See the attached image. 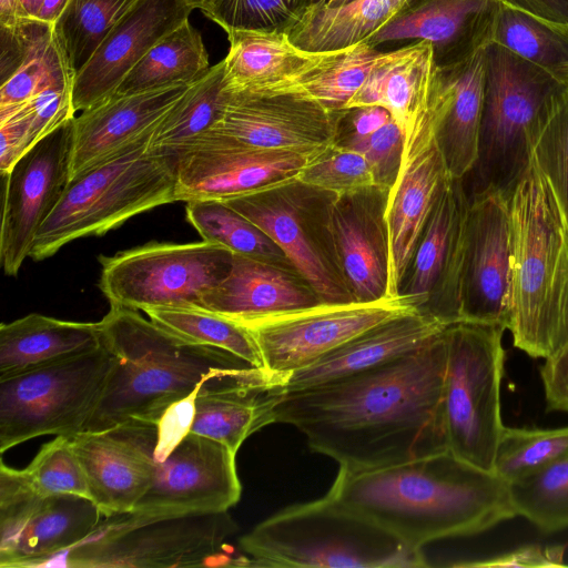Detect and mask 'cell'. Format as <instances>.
Wrapping results in <instances>:
<instances>
[{"mask_svg": "<svg viewBox=\"0 0 568 568\" xmlns=\"http://www.w3.org/2000/svg\"><path fill=\"white\" fill-rule=\"evenodd\" d=\"M345 115L352 128L349 133L358 136L376 132L393 119L388 110L378 105L345 110Z\"/></svg>", "mask_w": 568, "mask_h": 568, "instance_id": "obj_54", "label": "cell"}, {"mask_svg": "<svg viewBox=\"0 0 568 568\" xmlns=\"http://www.w3.org/2000/svg\"><path fill=\"white\" fill-rule=\"evenodd\" d=\"M387 193L374 186L348 195L329 194L321 210L326 247L355 302L388 296Z\"/></svg>", "mask_w": 568, "mask_h": 568, "instance_id": "obj_19", "label": "cell"}, {"mask_svg": "<svg viewBox=\"0 0 568 568\" xmlns=\"http://www.w3.org/2000/svg\"><path fill=\"white\" fill-rule=\"evenodd\" d=\"M150 135L70 180L39 229L30 257L42 261L81 237L102 235L131 217L176 202V158L148 151Z\"/></svg>", "mask_w": 568, "mask_h": 568, "instance_id": "obj_6", "label": "cell"}, {"mask_svg": "<svg viewBox=\"0 0 568 568\" xmlns=\"http://www.w3.org/2000/svg\"><path fill=\"white\" fill-rule=\"evenodd\" d=\"M412 0H352L334 7L311 6L287 29L301 49L324 52L366 41Z\"/></svg>", "mask_w": 568, "mask_h": 568, "instance_id": "obj_34", "label": "cell"}, {"mask_svg": "<svg viewBox=\"0 0 568 568\" xmlns=\"http://www.w3.org/2000/svg\"><path fill=\"white\" fill-rule=\"evenodd\" d=\"M436 67L434 47L426 40L384 52L345 110L383 106L403 130L427 104Z\"/></svg>", "mask_w": 568, "mask_h": 568, "instance_id": "obj_33", "label": "cell"}, {"mask_svg": "<svg viewBox=\"0 0 568 568\" xmlns=\"http://www.w3.org/2000/svg\"><path fill=\"white\" fill-rule=\"evenodd\" d=\"M258 567H426L414 548L328 495L287 507L240 538Z\"/></svg>", "mask_w": 568, "mask_h": 568, "instance_id": "obj_5", "label": "cell"}, {"mask_svg": "<svg viewBox=\"0 0 568 568\" xmlns=\"http://www.w3.org/2000/svg\"><path fill=\"white\" fill-rule=\"evenodd\" d=\"M282 390L266 371L211 378L195 395L190 432L236 454L248 436L274 423L273 406Z\"/></svg>", "mask_w": 568, "mask_h": 568, "instance_id": "obj_28", "label": "cell"}, {"mask_svg": "<svg viewBox=\"0 0 568 568\" xmlns=\"http://www.w3.org/2000/svg\"><path fill=\"white\" fill-rule=\"evenodd\" d=\"M73 118L37 142L2 175L0 261L6 275L18 274L39 229L69 185Z\"/></svg>", "mask_w": 568, "mask_h": 568, "instance_id": "obj_16", "label": "cell"}, {"mask_svg": "<svg viewBox=\"0 0 568 568\" xmlns=\"http://www.w3.org/2000/svg\"><path fill=\"white\" fill-rule=\"evenodd\" d=\"M113 355L101 347L0 379V453L43 435L83 430Z\"/></svg>", "mask_w": 568, "mask_h": 568, "instance_id": "obj_9", "label": "cell"}, {"mask_svg": "<svg viewBox=\"0 0 568 568\" xmlns=\"http://www.w3.org/2000/svg\"><path fill=\"white\" fill-rule=\"evenodd\" d=\"M224 61L229 93H281L329 63L341 50L313 52L295 45L285 31H237L227 34Z\"/></svg>", "mask_w": 568, "mask_h": 568, "instance_id": "obj_27", "label": "cell"}, {"mask_svg": "<svg viewBox=\"0 0 568 568\" xmlns=\"http://www.w3.org/2000/svg\"><path fill=\"white\" fill-rule=\"evenodd\" d=\"M99 323L113 365L82 432L131 419L159 424L209 379L265 371L224 349L185 342L136 310L111 305Z\"/></svg>", "mask_w": 568, "mask_h": 568, "instance_id": "obj_3", "label": "cell"}, {"mask_svg": "<svg viewBox=\"0 0 568 568\" xmlns=\"http://www.w3.org/2000/svg\"><path fill=\"white\" fill-rule=\"evenodd\" d=\"M508 205V329L515 347L546 359L568 343V223L532 154Z\"/></svg>", "mask_w": 568, "mask_h": 568, "instance_id": "obj_4", "label": "cell"}, {"mask_svg": "<svg viewBox=\"0 0 568 568\" xmlns=\"http://www.w3.org/2000/svg\"><path fill=\"white\" fill-rule=\"evenodd\" d=\"M425 306V298L400 293L373 302H320L241 325L252 334L264 369L282 385L358 334L404 314H424Z\"/></svg>", "mask_w": 568, "mask_h": 568, "instance_id": "obj_12", "label": "cell"}, {"mask_svg": "<svg viewBox=\"0 0 568 568\" xmlns=\"http://www.w3.org/2000/svg\"><path fill=\"white\" fill-rule=\"evenodd\" d=\"M236 531L229 511L150 520L115 515L53 559L62 558L61 565L72 568L197 567L216 557Z\"/></svg>", "mask_w": 568, "mask_h": 568, "instance_id": "obj_10", "label": "cell"}, {"mask_svg": "<svg viewBox=\"0 0 568 568\" xmlns=\"http://www.w3.org/2000/svg\"><path fill=\"white\" fill-rule=\"evenodd\" d=\"M326 495L418 549L517 516L509 483L449 450L371 470L339 468Z\"/></svg>", "mask_w": 568, "mask_h": 568, "instance_id": "obj_2", "label": "cell"}, {"mask_svg": "<svg viewBox=\"0 0 568 568\" xmlns=\"http://www.w3.org/2000/svg\"><path fill=\"white\" fill-rule=\"evenodd\" d=\"M235 455L189 432L161 462L146 494L126 514L135 520L229 511L241 497Z\"/></svg>", "mask_w": 568, "mask_h": 568, "instance_id": "obj_17", "label": "cell"}, {"mask_svg": "<svg viewBox=\"0 0 568 568\" xmlns=\"http://www.w3.org/2000/svg\"><path fill=\"white\" fill-rule=\"evenodd\" d=\"M568 459V426L552 429L506 427L494 473L511 484Z\"/></svg>", "mask_w": 568, "mask_h": 568, "instance_id": "obj_42", "label": "cell"}, {"mask_svg": "<svg viewBox=\"0 0 568 568\" xmlns=\"http://www.w3.org/2000/svg\"><path fill=\"white\" fill-rule=\"evenodd\" d=\"M99 260V287L110 305L144 312L200 307L203 295L229 274L233 253L206 241L151 242Z\"/></svg>", "mask_w": 568, "mask_h": 568, "instance_id": "obj_11", "label": "cell"}, {"mask_svg": "<svg viewBox=\"0 0 568 568\" xmlns=\"http://www.w3.org/2000/svg\"><path fill=\"white\" fill-rule=\"evenodd\" d=\"M342 0H314L312 6L334 7L338 6Z\"/></svg>", "mask_w": 568, "mask_h": 568, "instance_id": "obj_60", "label": "cell"}, {"mask_svg": "<svg viewBox=\"0 0 568 568\" xmlns=\"http://www.w3.org/2000/svg\"><path fill=\"white\" fill-rule=\"evenodd\" d=\"M68 2L69 0H43L34 19L53 26Z\"/></svg>", "mask_w": 568, "mask_h": 568, "instance_id": "obj_57", "label": "cell"}, {"mask_svg": "<svg viewBox=\"0 0 568 568\" xmlns=\"http://www.w3.org/2000/svg\"><path fill=\"white\" fill-rule=\"evenodd\" d=\"M530 146L568 223V85H564L550 100Z\"/></svg>", "mask_w": 568, "mask_h": 568, "instance_id": "obj_44", "label": "cell"}, {"mask_svg": "<svg viewBox=\"0 0 568 568\" xmlns=\"http://www.w3.org/2000/svg\"><path fill=\"white\" fill-rule=\"evenodd\" d=\"M32 111L28 103L0 119V171L4 175L32 148Z\"/></svg>", "mask_w": 568, "mask_h": 568, "instance_id": "obj_51", "label": "cell"}, {"mask_svg": "<svg viewBox=\"0 0 568 568\" xmlns=\"http://www.w3.org/2000/svg\"><path fill=\"white\" fill-rule=\"evenodd\" d=\"M186 219L203 241L240 254L292 268L282 250L254 223L224 202H186Z\"/></svg>", "mask_w": 568, "mask_h": 568, "instance_id": "obj_39", "label": "cell"}, {"mask_svg": "<svg viewBox=\"0 0 568 568\" xmlns=\"http://www.w3.org/2000/svg\"><path fill=\"white\" fill-rule=\"evenodd\" d=\"M186 0H139L113 27L72 84L74 112L112 97L130 71L166 34L189 20Z\"/></svg>", "mask_w": 568, "mask_h": 568, "instance_id": "obj_23", "label": "cell"}, {"mask_svg": "<svg viewBox=\"0 0 568 568\" xmlns=\"http://www.w3.org/2000/svg\"><path fill=\"white\" fill-rule=\"evenodd\" d=\"M445 329L373 368L302 389H283L274 423L293 425L308 446L349 471L448 450L444 419Z\"/></svg>", "mask_w": 568, "mask_h": 568, "instance_id": "obj_1", "label": "cell"}, {"mask_svg": "<svg viewBox=\"0 0 568 568\" xmlns=\"http://www.w3.org/2000/svg\"><path fill=\"white\" fill-rule=\"evenodd\" d=\"M158 436L159 424L136 419L72 436L90 499L103 517L132 513L146 494L154 477Z\"/></svg>", "mask_w": 568, "mask_h": 568, "instance_id": "obj_21", "label": "cell"}, {"mask_svg": "<svg viewBox=\"0 0 568 568\" xmlns=\"http://www.w3.org/2000/svg\"><path fill=\"white\" fill-rule=\"evenodd\" d=\"M383 53L367 41L342 49L329 63L281 93L301 94L332 111H344Z\"/></svg>", "mask_w": 568, "mask_h": 568, "instance_id": "obj_41", "label": "cell"}, {"mask_svg": "<svg viewBox=\"0 0 568 568\" xmlns=\"http://www.w3.org/2000/svg\"><path fill=\"white\" fill-rule=\"evenodd\" d=\"M201 33L189 20L162 38L123 79L113 95L191 84L209 68Z\"/></svg>", "mask_w": 568, "mask_h": 568, "instance_id": "obj_36", "label": "cell"}, {"mask_svg": "<svg viewBox=\"0 0 568 568\" xmlns=\"http://www.w3.org/2000/svg\"><path fill=\"white\" fill-rule=\"evenodd\" d=\"M501 0H412L366 41L376 47L426 40L437 65L460 61L493 42Z\"/></svg>", "mask_w": 568, "mask_h": 568, "instance_id": "obj_25", "label": "cell"}, {"mask_svg": "<svg viewBox=\"0 0 568 568\" xmlns=\"http://www.w3.org/2000/svg\"><path fill=\"white\" fill-rule=\"evenodd\" d=\"M176 201L229 200L297 183L311 161L205 133L176 156Z\"/></svg>", "mask_w": 568, "mask_h": 568, "instance_id": "obj_15", "label": "cell"}, {"mask_svg": "<svg viewBox=\"0 0 568 568\" xmlns=\"http://www.w3.org/2000/svg\"><path fill=\"white\" fill-rule=\"evenodd\" d=\"M230 93L224 84V61L211 65L152 131L148 151L176 156L222 118Z\"/></svg>", "mask_w": 568, "mask_h": 568, "instance_id": "obj_35", "label": "cell"}, {"mask_svg": "<svg viewBox=\"0 0 568 568\" xmlns=\"http://www.w3.org/2000/svg\"><path fill=\"white\" fill-rule=\"evenodd\" d=\"M138 1L69 0L53 23V32L74 75Z\"/></svg>", "mask_w": 568, "mask_h": 568, "instance_id": "obj_40", "label": "cell"}, {"mask_svg": "<svg viewBox=\"0 0 568 568\" xmlns=\"http://www.w3.org/2000/svg\"><path fill=\"white\" fill-rule=\"evenodd\" d=\"M74 73L55 38L24 62L0 87V119L30 101L44 88L73 82Z\"/></svg>", "mask_w": 568, "mask_h": 568, "instance_id": "obj_48", "label": "cell"}, {"mask_svg": "<svg viewBox=\"0 0 568 568\" xmlns=\"http://www.w3.org/2000/svg\"><path fill=\"white\" fill-rule=\"evenodd\" d=\"M486 72V47L471 55L437 65L433 98L438 139L453 179H465L478 153Z\"/></svg>", "mask_w": 568, "mask_h": 568, "instance_id": "obj_30", "label": "cell"}, {"mask_svg": "<svg viewBox=\"0 0 568 568\" xmlns=\"http://www.w3.org/2000/svg\"><path fill=\"white\" fill-rule=\"evenodd\" d=\"M403 135L400 165L385 206L388 296L400 294L422 231L440 190L452 178L438 139L433 87L427 104L404 126Z\"/></svg>", "mask_w": 568, "mask_h": 568, "instance_id": "obj_14", "label": "cell"}, {"mask_svg": "<svg viewBox=\"0 0 568 568\" xmlns=\"http://www.w3.org/2000/svg\"><path fill=\"white\" fill-rule=\"evenodd\" d=\"M103 345L100 323L29 314L0 326V379L92 352Z\"/></svg>", "mask_w": 568, "mask_h": 568, "instance_id": "obj_32", "label": "cell"}, {"mask_svg": "<svg viewBox=\"0 0 568 568\" xmlns=\"http://www.w3.org/2000/svg\"><path fill=\"white\" fill-rule=\"evenodd\" d=\"M212 0H186V2L193 7V9H200L201 11L211 2Z\"/></svg>", "mask_w": 568, "mask_h": 568, "instance_id": "obj_59", "label": "cell"}, {"mask_svg": "<svg viewBox=\"0 0 568 568\" xmlns=\"http://www.w3.org/2000/svg\"><path fill=\"white\" fill-rule=\"evenodd\" d=\"M320 302L318 296L294 270L233 254L229 274L203 295L200 308L245 324L270 314Z\"/></svg>", "mask_w": 568, "mask_h": 568, "instance_id": "obj_31", "label": "cell"}, {"mask_svg": "<svg viewBox=\"0 0 568 568\" xmlns=\"http://www.w3.org/2000/svg\"><path fill=\"white\" fill-rule=\"evenodd\" d=\"M510 253L508 196L498 191L470 195L460 280L462 321L508 329Z\"/></svg>", "mask_w": 568, "mask_h": 568, "instance_id": "obj_20", "label": "cell"}, {"mask_svg": "<svg viewBox=\"0 0 568 568\" xmlns=\"http://www.w3.org/2000/svg\"><path fill=\"white\" fill-rule=\"evenodd\" d=\"M509 486L517 516L546 532L568 528V459Z\"/></svg>", "mask_w": 568, "mask_h": 568, "instance_id": "obj_43", "label": "cell"}, {"mask_svg": "<svg viewBox=\"0 0 568 568\" xmlns=\"http://www.w3.org/2000/svg\"><path fill=\"white\" fill-rule=\"evenodd\" d=\"M297 183L314 191L341 196L376 186L371 165L357 151L337 142L313 159Z\"/></svg>", "mask_w": 568, "mask_h": 568, "instance_id": "obj_46", "label": "cell"}, {"mask_svg": "<svg viewBox=\"0 0 568 568\" xmlns=\"http://www.w3.org/2000/svg\"><path fill=\"white\" fill-rule=\"evenodd\" d=\"M447 326L440 318L423 313L397 316L293 372L284 379L282 388H307L373 368L420 347Z\"/></svg>", "mask_w": 568, "mask_h": 568, "instance_id": "obj_29", "label": "cell"}, {"mask_svg": "<svg viewBox=\"0 0 568 568\" xmlns=\"http://www.w3.org/2000/svg\"><path fill=\"white\" fill-rule=\"evenodd\" d=\"M144 313L170 334L193 344L224 349L264 368L250 331L240 323L200 307H154Z\"/></svg>", "mask_w": 568, "mask_h": 568, "instance_id": "obj_38", "label": "cell"}, {"mask_svg": "<svg viewBox=\"0 0 568 568\" xmlns=\"http://www.w3.org/2000/svg\"><path fill=\"white\" fill-rule=\"evenodd\" d=\"M336 142L359 152L371 165L376 186L389 191L399 170L404 142L403 130L394 119L372 134L348 133Z\"/></svg>", "mask_w": 568, "mask_h": 568, "instance_id": "obj_49", "label": "cell"}, {"mask_svg": "<svg viewBox=\"0 0 568 568\" xmlns=\"http://www.w3.org/2000/svg\"><path fill=\"white\" fill-rule=\"evenodd\" d=\"M42 1H43V0H33V11H34V17H36V14H37V12H38V10H39V8H40V6H41Z\"/></svg>", "mask_w": 568, "mask_h": 568, "instance_id": "obj_61", "label": "cell"}, {"mask_svg": "<svg viewBox=\"0 0 568 568\" xmlns=\"http://www.w3.org/2000/svg\"><path fill=\"white\" fill-rule=\"evenodd\" d=\"M343 112L295 93H230L222 118L206 133L312 161L336 142Z\"/></svg>", "mask_w": 568, "mask_h": 568, "instance_id": "obj_18", "label": "cell"}, {"mask_svg": "<svg viewBox=\"0 0 568 568\" xmlns=\"http://www.w3.org/2000/svg\"><path fill=\"white\" fill-rule=\"evenodd\" d=\"M103 515L87 497L40 496L22 469L0 464V567L45 566L84 541Z\"/></svg>", "mask_w": 568, "mask_h": 568, "instance_id": "obj_13", "label": "cell"}, {"mask_svg": "<svg viewBox=\"0 0 568 568\" xmlns=\"http://www.w3.org/2000/svg\"><path fill=\"white\" fill-rule=\"evenodd\" d=\"M468 206L464 179H448L422 231L407 270L409 275L400 286V293L426 300L424 314L448 325L462 321L460 280Z\"/></svg>", "mask_w": 568, "mask_h": 568, "instance_id": "obj_22", "label": "cell"}, {"mask_svg": "<svg viewBox=\"0 0 568 568\" xmlns=\"http://www.w3.org/2000/svg\"><path fill=\"white\" fill-rule=\"evenodd\" d=\"M493 41L568 85V24L503 3Z\"/></svg>", "mask_w": 568, "mask_h": 568, "instance_id": "obj_37", "label": "cell"}, {"mask_svg": "<svg viewBox=\"0 0 568 568\" xmlns=\"http://www.w3.org/2000/svg\"><path fill=\"white\" fill-rule=\"evenodd\" d=\"M0 34L1 83L43 49L54 37L52 24L34 18H23L11 28L0 27Z\"/></svg>", "mask_w": 568, "mask_h": 568, "instance_id": "obj_50", "label": "cell"}, {"mask_svg": "<svg viewBox=\"0 0 568 568\" xmlns=\"http://www.w3.org/2000/svg\"><path fill=\"white\" fill-rule=\"evenodd\" d=\"M189 87L112 95L74 116L70 180L151 134Z\"/></svg>", "mask_w": 568, "mask_h": 568, "instance_id": "obj_26", "label": "cell"}, {"mask_svg": "<svg viewBox=\"0 0 568 568\" xmlns=\"http://www.w3.org/2000/svg\"><path fill=\"white\" fill-rule=\"evenodd\" d=\"M314 0H212L202 12L226 34L287 31Z\"/></svg>", "mask_w": 568, "mask_h": 568, "instance_id": "obj_45", "label": "cell"}, {"mask_svg": "<svg viewBox=\"0 0 568 568\" xmlns=\"http://www.w3.org/2000/svg\"><path fill=\"white\" fill-rule=\"evenodd\" d=\"M513 8L538 18L568 24V0H501Z\"/></svg>", "mask_w": 568, "mask_h": 568, "instance_id": "obj_55", "label": "cell"}, {"mask_svg": "<svg viewBox=\"0 0 568 568\" xmlns=\"http://www.w3.org/2000/svg\"><path fill=\"white\" fill-rule=\"evenodd\" d=\"M22 470L40 496L71 494L90 498L87 478L72 445V436L59 435L43 445Z\"/></svg>", "mask_w": 568, "mask_h": 568, "instance_id": "obj_47", "label": "cell"}, {"mask_svg": "<svg viewBox=\"0 0 568 568\" xmlns=\"http://www.w3.org/2000/svg\"><path fill=\"white\" fill-rule=\"evenodd\" d=\"M504 332L498 325L467 321L445 328L443 398L448 450L488 471H494L505 428L500 415Z\"/></svg>", "mask_w": 568, "mask_h": 568, "instance_id": "obj_8", "label": "cell"}, {"mask_svg": "<svg viewBox=\"0 0 568 568\" xmlns=\"http://www.w3.org/2000/svg\"><path fill=\"white\" fill-rule=\"evenodd\" d=\"M540 376L548 408L568 413V343L545 359Z\"/></svg>", "mask_w": 568, "mask_h": 568, "instance_id": "obj_53", "label": "cell"}, {"mask_svg": "<svg viewBox=\"0 0 568 568\" xmlns=\"http://www.w3.org/2000/svg\"><path fill=\"white\" fill-rule=\"evenodd\" d=\"M564 84L496 42L486 47L478 153L468 195L498 191L509 196L529 164L531 139L552 97Z\"/></svg>", "mask_w": 568, "mask_h": 568, "instance_id": "obj_7", "label": "cell"}, {"mask_svg": "<svg viewBox=\"0 0 568 568\" xmlns=\"http://www.w3.org/2000/svg\"><path fill=\"white\" fill-rule=\"evenodd\" d=\"M22 9L27 18H34L33 0H20Z\"/></svg>", "mask_w": 568, "mask_h": 568, "instance_id": "obj_58", "label": "cell"}, {"mask_svg": "<svg viewBox=\"0 0 568 568\" xmlns=\"http://www.w3.org/2000/svg\"><path fill=\"white\" fill-rule=\"evenodd\" d=\"M292 189L293 184L224 203L254 223L282 250L322 302H353L328 250L317 241L308 224L303 199Z\"/></svg>", "mask_w": 568, "mask_h": 568, "instance_id": "obj_24", "label": "cell"}, {"mask_svg": "<svg viewBox=\"0 0 568 568\" xmlns=\"http://www.w3.org/2000/svg\"><path fill=\"white\" fill-rule=\"evenodd\" d=\"M27 18L20 0H0V27L11 28Z\"/></svg>", "mask_w": 568, "mask_h": 568, "instance_id": "obj_56", "label": "cell"}, {"mask_svg": "<svg viewBox=\"0 0 568 568\" xmlns=\"http://www.w3.org/2000/svg\"><path fill=\"white\" fill-rule=\"evenodd\" d=\"M566 546L554 545H527L509 552L470 561L460 562L459 567H521V568H542V567H562Z\"/></svg>", "mask_w": 568, "mask_h": 568, "instance_id": "obj_52", "label": "cell"}]
</instances>
